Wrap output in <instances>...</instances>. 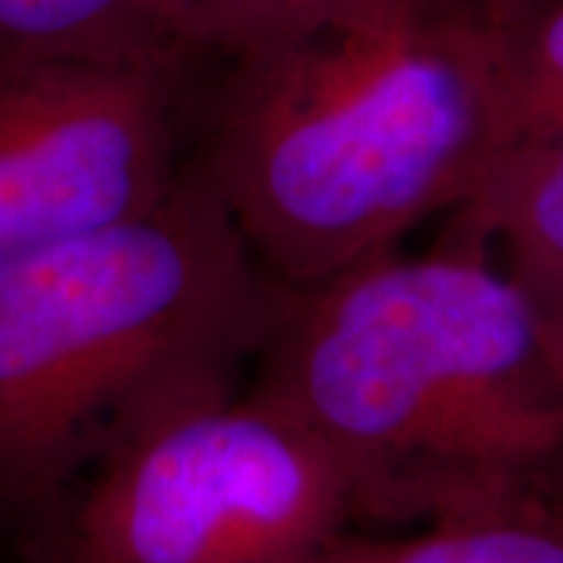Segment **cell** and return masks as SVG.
Returning a JSON list of instances; mask_svg holds the SVG:
<instances>
[{"instance_id":"cell-1","label":"cell","mask_w":563,"mask_h":563,"mask_svg":"<svg viewBox=\"0 0 563 563\" xmlns=\"http://www.w3.org/2000/svg\"><path fill=\"white\" fill-rule=\"evenodd\" d=\"M532 0H376L229 63L191 166L303 288L457 210L510 151L507 54Z\"/></svg>"},{"instance_id":"cell-2","label":"cell","mask_w":563,"mask_h":563,"mask_svg":"<svg viewBox=\"0 0 563 563\" xmlns=\"http://www.w3.org/2000/svg\"><path fill=\"white\" fill-rule=\"evenodd\" d=\"M251 391L342 470L354 523L563 514V361L485 247L288 288Z\"/></svg>"},{"instance_id":"cell-3","label":"cell","mask_w":563,"mask_h":563,"mask_svg":"<svg viewBox=\"0 0 563 563\" xmlns=\"http://www.w3.org/2000/svg\"><path fill=\"white\" fill-rule=\"evenodd\" d=\"M288 285L188 163L154 210L0 261V504L41 520L129 429L232 391Z\"/></svg>"},{"instance_id":"cell-4","label":"cell","mask_w":563,"mask_h":563,"mask_svg":"<svg viewBox=\"0 0 563 563\" xmlns=\"http://www.w3.org/2000/svg\"><path fill=\"white\" fill-rule=\"evenodd\" d=\"M354 523L342 470L251 388L129 429L29 539L51 563H301Z\"/></svg>"},{"instance_id":"cell-5","label":"cell","mask_w":563,"mask_h":563,"mask_svg":"<svg viewBox=\"0 0 563 563\" xmlns=\"http://www.w3.org/2000/svg\"><path fill=\"white\" fill-rule=\"evenodd\" d=\"M188 63L0 57V261L141 217L185 166Z\"/></svg>"},{"instance_id":"cell-6","label":"cell","mask_w":563,"mask_h":563,"mask_svg":"<svg viewBox=\"0 0 563 563\" xmlns=\"http://www.w3.org/2000/svg\"><path fill=\"white\" fill-rule=\"evenodd\" d=\"M448 239L501 254L563 361V132L510 147L454 210Z\"/></svg>"},{"instance_id":"cell-7","label":"cell","mask_w":563,"mask_h":563,"mask_svg":"<svg viewBox=\"0 0 563 563\" xmlns=\"http://www.w3.org/2000/svg\"><path fill=\"white\" fill-rule=\"evenodd\" d=\"M7 60L188 63L173 0H0Z\"/></svg>"},{"instance_id":"cell-8","label":"cell","mask_w":563,"mask_h":563,"mask_svg":"<svg viewBox=\"0 0 563 563\" xmlns=\"http://www.w3.org/2000/svg\"><path fill=\"white\" fill-rule=\"evenodd\" d=\"M301 563H563V514H473L407 536L342 529Z\"/></svg>"},{"instance_id":"cell-9","label":"cell","mask_w":563,"mask_h":563,"mask_svg":"<svg viewBox=\"0 0 563 563\" xmlns=\"http://www.w3.org/2000/svg\"><path fill=\"white\" fill-rule=\"evenodd\" d=\"M376 0H173V32L188 57L239 60L344 20Z\"/></svg>"},{"instance_id":"cell-10","label":"cell","mask_w":563,"mask_h":563,"mask_svg":"<svg viewBox=\"0 0 563 563\" xmlns=\"http://www.w3.org/2000/svg\"><path fill=\"white\" fill-rule=\"evenodd\" d=\"M507 113L510 147L563 132V0H532L514 25Z\"/></svg>"},{"instance_id":"cell-11","label":"cell","mask_w":563,"mask_h":563,"mask_svg":"<svg viewBox=\"0 0 563 563\" xmlns=\"http://www.w3.org/2000/svg\"><path fill=\"white\" fill-rule=\"evenodd\" d=\"M29 563H51L47 558H41V554H35V551H29Z\"/></svg>"}]
</instances>
